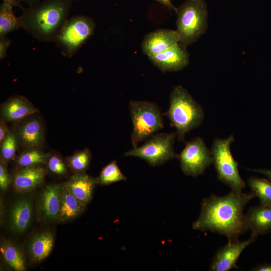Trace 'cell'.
I'll return each instance as SVG.
<instances>
[{
	"label": "cell",
	"instance_id": "1",
	"mask_svg": "<svg viewBox=\"0 0 271 271\" xmlns=\"http://www.w3.org/2000/svg\"><path fill=\"white\" fill-rule=\"evenodd\" d=\"M255 197L252 191L232 190L223 196L213 194L203 199L200 215L193 223L192 228L224 235L228 241L239 240L240 235L248 231L244 208Z\"/></svg>",
	"mask_w": 271,
	"mask_h": 271
},
{
	"label": "cell",
	"instance_id": "2",
	"mask_svg": "<svg viewBox=\"0 0 271 271\" xmlns=\"http://www.w3.org/2000/svg\"><path fill=\"white\" fill-rule=\"evenodd\" d=\"M71 8V0H43L33 8L23 7L21 27L39 41L55 42Z\"/></svg>",
	"mask_w": 271,
	"mask_h": 271
},
{
	"label": "cell",
	"instance_id": "3",
	"mask_svg": "<svg viewBox=\"0 0 271 271\" xmlns=\"http://www.w3.org/2000/svg\"><path fill=\"white\" fill-rule=\"evenodd\" d=\"M169 107L164 113L175 128L177 137L180 141H185V134L199 127L204 118L201 106L181 85L175 86L169 97Z\"/></svg>",
	"mask_w": 271,
	"mask_h": 271
},
{
	"label": "cell",
	"instance_id": "4",
	"mask_svg": "<svg viewBox=\"0 0 271 271\" xmlns=\"http://www.w3.org/2000/svg\"><path fill=\"white\" fill-rule=\"evenodd\" d=\"M177 31L179 44L187 48L205 33L208 26V12L204 0H186L177 7Z\"/></svg>",
	"mask_w": 271,
	"mask_h": 271
},
{
	"label": "cell",
	"instance_id": "5",
	"mask_svg": "<svg viewBox=\"0 0 271 271\" xmlns=\"http://www.w3.org/2000/svg\"><path fill=\"white\" fill-rule=\"evenodd\" d=\"M129 111L133 126L131 142L133 148L164 127L161 110L154 103L131 101Z\"/></svg>",
	"mask_w": 271,
	"mask_h": 271
},
{
	"label": "cell",
	"instance_id": "6",
	"mask_svg": "<svg viewBox=\"0 0 271 271\" xmlns=\"http://www.w3.org/2000/svg\"><path fill=\"white\" fill-rule=\"evenodd\" d=\"M234 141L233 135L226 139L216 138L213 140L211 151L218 180L233 191H242L246 184L239 175L238 164L230 150Z\"/></svg>",
	"mask_w": 271,
	"mask_h": 271
},
{
	"label": "cell",
	"instance_id": "7",
	"mask_svg": "<svg viewBox=\"0 0 271 271\" xmlns=\"http://www.w3.org/2000/svg\"><path fill=\"white\" fill-rule=\"evenodd\" d=\"M96 27L93 20L86 16L68 18L55 42L64 57L71 58L93 34Z\"/></svg>",
	"mask_w": 271,
	"mask_h": 271
},
{
	"label": "cell",
	"instance_id": "8",
	"mask_svg": "<svg viewBox=\"0 0 271 271\" xmlns=\"http://www.w3.org/2000/svg\"><path fill=\"white\" fill-rule=\"evenodd\" d=\"M176 136L174 132L152 135L143 145L126 152L124 155L140 158L153 166L163 164L172 159L178 158L173 147Z\"/></svg>",
	"mask_w": 271,
	"mask_h": 271
},
{
	"label": "cell",
	"instance_id": "9",
	"mask_svg": "<svg viewBox=\"0 0 271 271\" xmlns=\"http://www.w3.org/2000/svg\"><path fill=\"white\" fill-rule=\"evenodd\" d=\"M178 159L183 173L193 177L202 175L208 167L214 164L211 151L200 137L186 142Z\"/></svg>",
	"mask_w": 271,
	"mask_h": 271
},
{
	"label": "cell",
	"instance_id": "10",
	"mask_svg": "<svg viewBox=\"0 0 271 271\" xmlns=\"http://www.w3.org/2000/svg\"><path fill=\"white\" fill-rule=\"evenodd\" d=\"M256 238L250 237L243 241L239 240L228 241L227 244L218 250L210 265L212 271H228L233 268H238L236 262L244 249L254 242Z\"/></svg>",
	"mask_w": 271,
	"mask_h": 271
},
{
	"label": "cell",
	"instance_id": "11",
	"mask_svg": "<svg viewBox=\"0 0 271 271\" xmlns=\"http://www.w3.org/2000/svg\"><path fill=\"white\" fill-rule=\"evenodd\" d=\"M148 57L153 64L163 72L181 70L189 63V53L186 48L179 43Z\"/></svg>",
	"mask_w": 271,
	"mask_h": 271
},
{
	"label": "cell",
	"instance_id": "12",
	"mask_svg": "<svg viewBox=\"0 0 271 271\" xmlns=\"http://www.w3.org/2000/svg\"><path fill=\"white\" fill-rule=\"evenodd\" d=\"M180 36L177 30L160 29L147 34L142 42V50L148 56L164 51L179 43Z\"/></svg>",
	"mask_w": 271,
	"mask_h": 271
},
{
	"label": "cell",
	"instance_id": "13",
	"mask_svg": "<svg viewBox=\"0 0 271 271\" xmlns=\"http://www.w3.org/2000/svg\"><path fill=\"white\" fill-rule=\"evenodd\" d=\"M37 111L27 98L20 95L10 97L2 104L1 108L2 119L5 122H19Z\"/></svg>",
	"mask_w": 271,
	"mask_h": 271
},
{
	"label": "cell",
	"instance_id": "14",
	"mask_svg": "<svg viewBox=\"0 0 271 271\" xmlns=\"http://www.w3.org/2000/svg\"><path fill=\"white\" fill-rule=\"evenodd\" d=\"M46 171L41 165L21 167L12 177V183L17 192L30 191L35 189L44 180Z\"/></svg>",
	"mask_w": 271,
	"mask_h": 271
},
{
	"label": "cell",
	"instance_id": "15",
	"mask_svg": "<svg viewBox=\"0 0 271 271\" xmlns=\"http://www.w3.org/2000/svg\"><path fill=\"white\" fill-rule=\"evenodd\" d=\"M245 222L251 236L257 238L271 232V207L258 206L250 207L245 215Z\"/></svg>",
	"mask_w": 271,
	"mask_h": 271
},
{
	"label": "cell",
	"instance_id": "16",
	"mask_svg": "<svg viewBox=\"0 0 271 271\" xmlns=\"http://www.w3.org/2000/svg\"><path fill=\"white\" fill-rule=\"evenodd\" d=\"M23 120L15 132L18 141L26 149L38 148L43 142L44 137L41 121L35 117Z\"/></svg>",
	"mask_w": 271,
	"mask_h": 271
},
{
	"label": "cell",
	"instance_id": "17",
	"mask_svg": "<svg viewBox=\"0 0 271 271\" xmlns=\"http://www.w3.org/2000/svg\"><path fill=\"white\" fill-rule=\"evenodd\" d=\"M96 184V179L85 173H78L71 176L63 185L77 199L86 205L92 197Z\"/></svg>",
	"mask_w": 271,
	"mask_h": 271
},
{
	"label": "cell",
	"instance_id": "18",
	"mask_svg": "<svg viewBox=\"0 0 271 271\" xmlns=\"http://www.w3.org/2000/svg\"><path fill=\"white\" fill-rule=\"evenodd\" d=\"M62 186L52 184L45 187L41 194L40 210L44 217L49 220L58 219L61 199Z\"/></svg>",
	"mask_w": 271,
	"mask_h": 271
},
{
	"label": "cell",
	"instance_id": "19",
	"mask_svg": "<svg viewBox=\"0 0 271 271\" xmlns=\"http://www.w3.org/2000/svg\"><path fill=\"white\" fill-rule=\"evenodd\" d=\"M32 214V203L29 199L24 198L16 202L10 215L11 229L17 233L24 232L30 225Z\"/></svg>",
	"mask_w": 271,
	"mask_h": 271
},
{
	"label": "cell",
	"instance_id": "20",
	"mask_svg": "<svg viewBox=\"0 0 271 271\" xmlns=\"http://www.w3.org/2000/svg\"><path fill=\"white\" fill-rule=\"evenodd\" d=\"M54 245L52 234L45 231L36 235L29 245V254L33 262H39L46 258L50 253Z\"/></svg>",
	"mask_w": 271,
	"mask_h": 271
},
{
	"label": "cell",
	"instance_id": "21",
	"mask_svg": "<svg viewBox=\"0 0 271 271\" xmlns=\"http://www.w3.org/2000/svg\"><path fill=\"white\" fill-rule=\"evenodd\" d=\"M85 206L64 185H62L60 208L58 219L61 221L71 220L84 211Z\"/></svg>",
	"mask_w": 271,
	"mask_h": 271
},
{
	"label": "cell",
	"instance_id": "22",
	"mask_svg": "<svg viewBox=\"0 0 271 271\" xmlns=\"http://www.w3.org/2000/svg\"><path fill=\"white\" fill-rule=\"evenodd\" d=\"M0 250L4 260L10 267L15 271L26 269L24 256L18 245L5 241L1 244Z\"/></svg>",
	"mask_w": 271,
	"mask_h": 271
},
{
	"label": "cell",
	"instance_id": "23",
	"mask_svg": "<svg viewBox=\"0 0 271 271\" xmlns=\"http://www.w3.org/2000/svg\"><path fill=\"white\" fill-rule=\"evenodd\" d=\"M20 28L19 17L15 15L13 6L3 2L0 6V36H6Z\"/></svg>",
	"mask_w": 271,
	"mask_h": 271
},
{
	"label": "cell",
	"instance_id": "24",
	"mask_svg": "<svg viewBox=\"0 0 271 271\" xmlns=\"http://www.w3.org/2000/svg\"><path fill=\"white\" fill-rule=\"evenodd\" d=\"M252 191L260 200V205L271 207V182L256 177H251L247 181Z\"/></svg>",
	"mask_w": 271,
	"mask_h": 271
},
{
	"label": "cell",
	"instance_id": "25",
	"mask_svg": "<svg viewBox=\"0 0 271 271\" xmlns=\"http://www.w3.org/2000/svg\"><path fill=\"white\" fill-rule=\"evenodd\" d=\"M127 177L122 173L115 160L104 167L96 178L97 184L108 185L110 184L127 180Z\"/></svg>",
	"mask_w": 271,
	"mask_h": 271
},
{
	"label": "cell",
	"instance_id": "26",
	"mask_svg": "<svg viewBox=\"0 0 271 271\" xmlns=\"http://www.w3.org/2000/svg\"><path fill=\"white\" fill-rule=\"evenodd\" d=\"M48 154L37 148L26 149L17 159V165L21 167L41 165L46 163Z\"/></svg>",
	"mask_w": 271,
	"mask_h": 271
},
{
	"label": "cell",
	"instance_id": "27",
	"mask_svg": "<svg viewBox=\"0 0 271 271\" xmlns=\"http://www.w3.org/2000/svg\"><path fill=\"white\" fill-rule=\"evenodd\" d=\"M91 158V153L86 148L67 157V165L75 173H83L88 168Z\"/></svg>",
	"mask_w": 271,
	"mask_h": 271
},
{
	"label": "cell",
	"instance_id": "28",
	"mask_svg": "<svg viewBox=\"0 0 271 271\" xmlns=\"http://www.w3.org/2000/svg\"><path fill=\"white\" fill-rule=\"evenodd\" d=\"M18 142L16 133L9 131L1 142V156L5 162L14 157L16 152Z\"/></svg>",
	"mask_w": 271,
	"mask_h": 271
},
{
	"label": "cell",
	"instance_id": "29",
	"mask_svg": "<svg viewBox=\"0 0 271 271\" xmlns=\"http://www.w3.org/2000/svg\"><path fill=\"white\" fill-rule=\"evenodd\" d=\"M46 162L48 169L55 174L63 175L67 172L66 165L61 158L56 155L48 156Z\"/></svg>",
	"mask_w": 271,
	"mask_h": 271
},
{
	"label": "cell",
	"instance_id": "30",
	"mask_svg": "<svg viewBox=\"0 0 271 271\" xmlns=\"http://www.w3.org/2000/svg\"><path fill=\"white\" fill-rule=\"evenodd\" d=\"M10 183V178L8 172L5 162L1 159L0 162V188L2 191L6 190Z\"/></svg>",
	"mask_w": 271,
	"mask_h": 271
},
{
	"label": "cell",
	"instance_id": "31",
	"mask_svg": "<svg viewBox=\"0 0 271 271\" xmlns=\"http://www.w3.org/2000/svg\"><path fill=\"white\" fill-rule=\"evenodd\" d=\"M11 40L6 36H0V59H3L6 56L7 51L10 46Z\"/></svg>",
	"mask_w": 271,
	"mask_h": 271
},
{
	"label": "cell",
	"instance_id": "32",
	"mask_svg": "<svg viewBox=\"0 0 271 271\" xmlns=\"http://www.w3.org/2000/svg\"><path fill=\"white\" fill-rule=\"evenodd\" d=\"M6 122L2 119L0 121V143L2 141L6 134L9 131Z\"/></svg>",
	"mask_w": 271,
	"mask_h": 271
},
{
	"label": "cell",
	"instance_id": "33",
	"mask_svg": "<svg viewBox=\"0 0 271 271\" xmlns=\"http://www.w3.org/2000/svg\"><path fill=\"white\" fill-rule=\"evenodd\" d=\"M248 170L261 173L271 180V169H248Z\"/></svg>",
	"mask_w": 271,
	"mask_h": 271
},
{
	"label": "cell",
	"instance_id": "34",
	"mask_svg": "<svg viewBox=\"0 0 271 271\" xmlns=\"http://www.w3.org/2000/svg\"><path fill=\"white\" fill-rule=\"evenodd\" d=\"M252 270L254 271H271V264L264 263L254 267Z\"/></svg>",
	"mask_w": 271,
	"mask_h": 271
},
{
	"label": "cell",
	"instance_id": "35",
	"mask_svg": "<svg viewBox=\"0 0 271 271\" xmlns=\"http://www.w3.org/2000/svg\"><path fill=\"white\" fill-rule=\"evenodd\" d=\"M158 2L162 4V5L165 6L171 10H172L174 11H176L177 7L174 6L172 3L171 0H155Z\"/></svg>",
	"mask_w": 271,
	"mask_h": 271
},
{
	"label": "cell",
	"instance_id": "36",
	"mask_svg": "<svg viewBox=\"0 0 271 271\" xmlns=\"http://www.w3.org/2000/svg\"><path fill=\"white\" fill-rule=\"evenodd\" d=\"M3 2L8 3L11 5L13 7H18L21 9L23 8V6L21 5L19 0H3Z\"/></svg>",
	"mask_w": 271,
	"mask_h": 271
}]
</instances>
